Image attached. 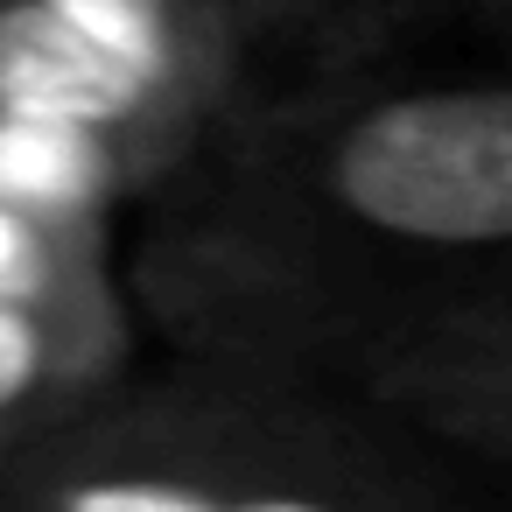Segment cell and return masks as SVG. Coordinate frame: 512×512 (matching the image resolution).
<instances>
[{"label": "cell", "instance_id": "6da1fadb", "mask_svg": "<svg viewBox=\"0 0 512 512\" xmlns=\"http://www.w3.org/2000/svg\"><path fill=\"white\" fill-rule=\"evenodd\" d=\"M127 281L176 358L295 379L421 302L512 288V71L246 92L148 197Z\"/></svg>", "mask_w": 512, "mask_h": 512}, {"label": "cell", "instance_id": "7a4b0ae2", "mask_svg": "<svg viewBox=\"0 0 512 512\" xmlns=\"http://www.w3.org/2000/svg\"><path fill=\"white\" fill-rule=\"evenodd\" d=\"M463 491V463L365 393L211 358L127 372L0 463L15 512H428Z\"/></svg>", "mask_w": 512, "mask_h": 512}, {"label": "cell", "instance_id": "3957f363", "mask_svg": "<svg viewBox=\"0 0 512 512\" xmlns=\"http://www.w3.org/2000/svg\"><path fill=\"white\" fill-rule=\"evenodd\" d=\"M253 0H0V120L71 127L148 204L253 92Z\"/></svg>", "mask_w": 512, "mask_h": 512}, {"label": "cell", "instance_id": "277c9868", "mask_svg": "<svg viewBox=\"0 0 512 512\" xmlns=\"http://www.w3.org/2000/svg\"><path fill=\"white\" fill-rule=\"evenodd\" d=\"M330 386L365 393L456 463L512 470V288L442 295L365 330Z\"/></svg>", "mask_w": 512, "mask_h": 512}, {"label": "cell", "instance_id": "5b68a950", "mask_svg": "<svg viewBox=\"0 0 512 512\" xmlns=\"http://www.w3.org/2000/svg\"><path fill=\"white\" fill-rule=\"evenodd\" d=\"M141 295L120 260L50 288H0V449L78 414L134 372Z\"/></svg>", "mask_w": 512, "mask_h": 512}, {"label": "cell", "instance_id": "8992f818", "mask_svg": "<svg viewBox=\"0 0 512 512\" xmlns=\"http://www.w3.org/2000/svg\"><path fill=\"white\" fill-rule=\"evenodd\" d=\"M0 197L36 204V211H113L134 197V183L113 162V148L71 127L0 120Z\"/></svg>", "mask_w": 512, "mask_h": 512}, {"label": "cell", "instance_id": "52a82bcc", "mask_svg": "<svg viewBox=\"0 0 512 512\" xmlns=\"http://www.w3.org/2000/svg\"><path fill=\"white\" fill-rule=\"evenodd\" d=\"M344 8H379V0H253L260 29H274V22H323V15H344Z\"/></svg>", "mask_w": 512, "mask_h": 512}, {"label": "cell", "instance_id": "ba28073f", "mask_svg": "<svg viewBox=\"0 0 512 512\" xmlns=\"http://www.w3.org/2000/svg\"><path fill=\"white\" fill-rule=\"evenodd\" d=\"M491 8H512V0H491Z\"/></svg>", "mask_w": 512, "mask_h": 512}, {"label": "cell", "instance_id": "9c48e42d", "mask_svg": "<svg viewBox=\"0 0 512 512\" xmlns=\"http://www.w3.org/2000/svg\"><path fill=\"white\" fill-rule=\"evenodd\" d=\"M0 463H8V449H0Z\"/></svg>", "mask_w": 512, "mask_h": 512}]
</instances>
